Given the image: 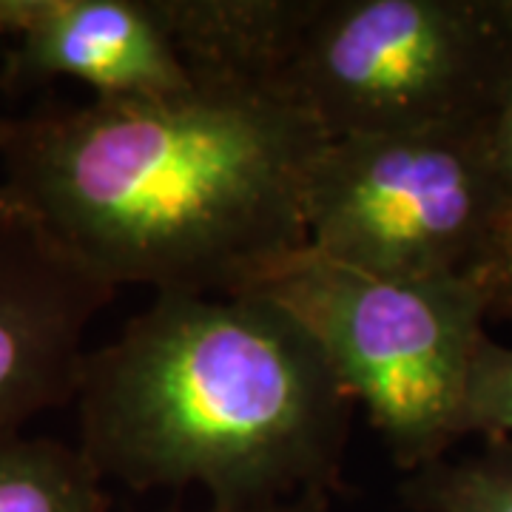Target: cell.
<instances>
[{
  "label": "cell",
  "mask_w": 512,
  "mask_h": 512,
  "mask_svg": "<svg viewBox=\"0 0 512 512\" xmlns=\"http://www.w3.org/2000/svg\"><path fill=\"white\" fill-rule=\"evenodd\" d=\"M512 74V0H316L276 92L325 137L487 123Z\"/></svg>",
  "instance_id": "277c9868"
},
{
  "label": "cell",
  "mask_w": 512,
  "mask_h": 512,
  "mask_svg": "<svg viewBox=\"0 0 512 512\" xmlns=\"http://www.w3.org/2000/svg\"><path fill=\"white\" fill-rule=\"evenodd\" d=\"M77 447L106 484L211 504L328 493L353 407L308 328L259 291L154 296L74 390Z\"/></svg>",
  "instance_id": "7a4b0ae2"
},
{
  "label": "cell",
  "mask_w": 512,
  "mask_h": 512,
  "mask_svg": "<svg viewBox=\"0 0 512 512\" xmlns=\"http://www.w3.org/2000/svg\"><path fill=\"white\" fill-rule=\"evenodd\" d=\"M0 512H111V498L77 444L20 433L0 439Z\"/></svg>",
  "instance_id": "9c48e42d"
},
{
  "label": "cell",
  "mask_w": 512,
  "mask_h": 512,
  "mask_svg": "<svg viewBox=\"0 0 512 512\" xmlns=\"http://www.w3.org/2000/svg\"><path fill=\"white\" fill-rule=\"evenodd\" d=\"M478 285L487 296V311L490 316L512 322V225L504 234L498 251L490 259V265L478 276Z\"/></svg>",
  "instance_id": "7c38bea8"
},
{
  "label": "cell",
  "mask_w": 512,
  "mask_h": 512,
  "mask_svg": "<svg viewBox=\"0 0 512 512\" xmlns=\"http://www.w3.org/2000/svg\"><path fill=\"white\" fill-rule=\"evenodd\" d=\"M490 143H493L495 163H498L512 208V74L501 97H498V103H495L493 117H490Z\"/></svg>",
  "instance_id": "4fadbf2b"
},
{
  "label": "cell",
  "mask_w": 512,
  "mask_h": 512,
  "mask_svg": "<svg viewBox=\"0 0 512 512\" xmlns=\"http://www.w3.org/2000/svg\"><path fill=\"white\" fill-rule=\"evenodd\" d=\"M200 512H333L328 504V493H305L282 498V501H265V504H208Z\"/></svg>",
  "instance_id": "5bb4252c"
},
{
  "label": "cell",
  "mask_w": 512,
  "mask_h": 512,
  "mask_svg": "<svg viewBox=\"0 0 512 512\" xmlns=\"http://www.w3.org/2000/svg\"><path fill=\"white\" fill-rule=\"evenodd\" d=\"M254 291L308 328L402 473L467 439L470 373L490 336L478 279L370 276L302 248Z\"/></svg>",
  "instance_id": "3957f363"
},
{
  "label": "cell",
  "mask_w": 512,
  "mask_h": 512,
  "mask_svg": "<svg viewBox=\"0 0 512 512\" xmlns=\"http://www.w3.org/2000/svg\"><path fill=\"white\" fill-rule=\"evenodd\" d=\"M325 140L274 89L194 80L6 117L0 188L111 291L234 296L305 248L302 194Z\"/></svg>",
  "instance_id": "6da1fadb"
},
{
  "label": "cell",
  "mask_w": 512,
  "mask_h": 512,
  "mask_svg": "<svg viewBox=\"0 0 512 512\" xmlns=\"http://www.w3.org/2000/svg\"><path fill=\"white\" fill-rule=\"evenodd\" d=\"M114 293L29 220L0 237V439L72 402L89 325Z\"/></svg>",
  "instance_id": "52a82bcc"
},
{
  "label": "cell",
  "mask_w": 512,
  "mask_h": 512,
  "mask_svg": "<svg viewBox=\"0 0 512 512\" xmlns=\"http://www.w3.org/2000/svg\"><path fill=\"white\" fill-rule=\"evenodd\" d=\"M3 128H6V117H0V137H3Z\"/></svg>",
  "instance_id": "2e32d148"
},
{
  "label": "cell",
  "mask_w": 512,
  "mask_h": 512,
  "mask_svg": "<svg viewBox=\"0 0 512 512\" xmlns=\"http://www.w3.org/2000/svg\"><path fill=\"white\" fill-rule=\"evenodd\" d=\"M399 495L413 512H512V439L404 473Z\"/></svg>",
  "instance_id": "30bf717a"
},
{
  "label": "cell",
  "mask_w": 512,
  "mask_h": 512,
  "mask_svg": "<svg viewBox=\"0 0 512 512\" xmlns=\"http://www.w3.org/2000/svg\"><path fill=\"white\" fill-rule=\"evenodd\" d=\"M23 222H26V217L20 214L18 202L12 200V197L0 188V237H6L9 231H15Z\"/></svg>",
  "instance_id": "9a60e30c"
},
{
  "label": "cell",
  "mask_w": 512,
  "mask_h": 512,
  "mask_svg": "<svg viewBox=\"0 0 512 512\" xmlns=\"http://www.w3.org/2000/svg\"><path fill=\"white\" fill-rule=\"evenodd\" d=\"M316 0H160L185 69L202 83L274 89Z\"/></svg>",
  "instance_id": "ba28073f"
},
{
  "label": "cell",
  "mask_w": 512,
  "mask_h": 512,
  "mask_svg": "<svg viewBox=\"0 0 512 512\" xmlns=\"http://www.w3.org/2000/svg\"><path fill=\"white\" fill-rule=\"evenodd\" d=\"M305 248L390 279H478L512 208L490 120L328 137L302 194Z\"/></svg>",
  "instance_id": "5b68a950"
},
{
  "label": "cell",
  "mask_w": 512,
  "mask_h": 512,
  "mask_svg": "<svg viewBox=\"0 0 512 512\" xmlns=\"http://www.w3.org/2000/svg\"><path fill=\"white\" fill-rule=\"evenodd\" d=\"M464 430L467 436L512 439V345L493 336L484 339L473 362Z\"/></svg>",
  "instance_id": "8fae6325"
},
{
  "label": "cell",
  "mask_w": 512,
  "mask_h": 512,
  "mask_svg": "<svg viewBox=\"0 0 512 512\" xmlns=\"http://www.w3.org/2000/svg\"><path fill=\"white\" fill-rule=\"evenodd\" d=\"M9 40L0 83H83L100 100L180 94L194 86L160 0H0Z\"/></svg>",
  "instance_id": "8992f818"
}]
</instances>
